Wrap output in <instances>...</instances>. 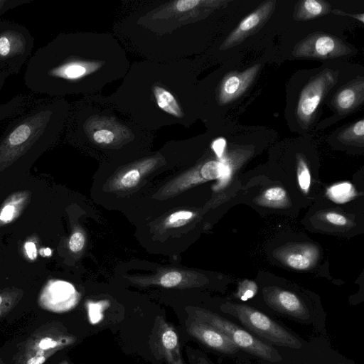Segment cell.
Instances as JSON below:
<instances>
[{"label": "cell", "instance_id": "6da1fadb", "mask_svg": "<svg viewBox=\"0 0 364 364\" xmlns=\"http://www.w3.org/2000/svg\"><path fill=\"white\" fill-rule=\"evenodd\" d=\"M70 104L63 98L18 95L0 105V173L46 150L63 134Z\"/></svg>", "mask_w": 364, "mask_h": 364}, {"label": "cell", "instance_id": "7a4b0ae2", "mask_svg": "<svg viewBox=\"0 0 364 364\" xmlns=\"http://www.w3.org/2000/svg\"><path fill=\"white\" fill-rule=\"evenodd\" d=\"M77 338L62 323L45 324L31 333L18 347L15 364H43L58 351L74 344Z\"/></svg>", "mask_w": 364, "mask_h": 364}, {"label": "cell", "instance_id": "3957f363", "mask_svg": "<svg viewBox=\"0 0 364 364\" xmlns=\"http://www.w3.org/2000/svg\"><path fill=\"white\" fill-rule=\"evenodd\" d=\"M34 42L24 25L0 20V72L9 76L18 75L31 58Z\"/></svg>", "mask_w": 364, "mask_h": 364}, {"label": "cell", "instance_id": "277c9868", "mask_svg": "<svg viewBox=\"0 0 364 364\" xmlns=\"http://www.w3.org/2000/svg\"><path fill=\"white\" fill-rule=\"evenodd\" d=\"M223 311L237 318L245 326L275 345L301 348V341L265 314L245 305L228 304Z\"/></svg>", "mask_w": 364, "mask_h": 364}, {"label": "cell", "instance_id": "5b68a950", "mask_svg": "<svg viewBox=\"0 0 364 364\" xmlns=\"http://www.w3.org/2000/svg\"><path fill=\"white\" fill-rule=\"evenodd\" d=\"M191 317L218 329L228 336L237 348L245 350L257 357L270 362L281 360V356L271 346L213 312L196 309Z\"/></svg>", "mask_w": 364, "mask_h": 364}, {"label": "cell", "instance_id": "8992f818", "mask_svg": "<svg viewBox=\"0 0 364 364\" xmlns=\"http://www.w3.org/2000/svg\"><path fill=\"white\" fill-rule=\"evenodd\" d=\"M338 71L330 68L313 77L300 92L296 116L300 125L307 128L328 91L337 83Z\"/></svg>", "mask_w": 364, "mask_h": 364}, {"label": "cell", "instance_id": "52a82bcc", "mask_svg": "<svg viewBox=\"0 0 364 364\" xmlns=\"http://www.w3.org/2000/svg\"><path fill=\"white\" fill-rule=\"evenodd\" d=\"M352 49L339 38L323 32L307 36L294 47L296 58L333 59L352 53Z\"/></svg>", "mask_w": 364, "mask_h": 364}, {"label": "cell", "instance_id": "ba28073f", "mask_svg": "<svg viewBox=\"0 0 364 364\" xmlns=\"http://www.w3.org/2000/svg\"><path fill=\"white\" fill-rule=\"evenodd\" d=\"M150 348L157 359L166 364H186L175 328L163 316H157L149 339Z\"/></svg>", "mask_w": 364, "mask_h": 364}, {"label": "cell", "instance_id": "9c48e42d", "mask_svg": "<svg viewBox=\"0 0 364 364\" xmlns=\"http://www.w3.org/2000/svg\"><path fill=\"white\" fill-rule=\"evenodd\" d=\"M275 0H267L246 16L229 33L220 46L225 50L240 44L250 36L255 34L268 21L276 8Z\"/></svg>", "mask_w": 364, "mask_h": 364}, {"label": "cell", "instance_id": "30bf717a", "mask_svg": "<svg viewBox=\"0 0 364 364\" xmlns=\"http://www.w3.org/2000/svg\"><path fill=\"white\" fill-rule=\"evenodd\" d=\"M261 69L257 63L243 71L228 73L216 90V100L220 105L230 104L242 96L256 79Z\"/></svg>", "mask_w": 364, "mask_h": 364}, {"label": "cell", "instance_id": "8fae6325", "mask_svg": "<svg viewBox=\"0 0 364 364\" xmlns=\"http://www.w3.org/2000/svg\"><path fill=\"white\" fill-rule=\"evenodd\" d=\"M77 292L73 285L64 281H50L38 296L39 306L53 312H64L72 309L77 301Z\"/></svg>", "mask_w": 364, "mask_h": 364}, {"label": "cell", "instance_id": "7c38bea8", "mask_svg": "<svg viewBox=\"0 0 364 364\" xmlns=\"http://www.w3.org/2000/svg\"><path fill=\"white\" fill-rule=\"evenodd\" d=\"M190 318L186 321L187 332L205 346L226 354L238 350L232 341L218 329L196 318Z\"/></svg>", "mask_w": 364, "mask_h": 364}, {"label": "cell", "instance_id": "4fadbf2b", "mask_svg": "<svg viewBox=\"0 0 364 364\" xmlns=\"http://www.w3.org/2000/svg\"><path fill=\"white\" fill-rule=\"evenodd\" d=\"M363 101L364 78L358 77L335 93L332 105L339 114H346L358 108Z\"/></svg>", "mask_w": 364, "mask_h": 364}, {"label": "cell", "instance_id": "5bb4252c", "mask_svg": "<svg viewBox=\"0 0 364 364\" xmlns=\"http://www.w3.org/2000/svg\"><path fill=\"white\" fill-rule=\"evenodd\" d=\"M31 196L29 190L10 194L0 205V228L14 223L22 215L31 203Z\"/></svg>", "mask_w": 364, "mask_h": 364}, {"label": "cell", "instance_id": "9a60e30c", "mask_svg": "<svg viewBox=\"0 0 364 364\" xmlns=\"http://www.w3.org/2000/svg\"><path fill=\"white\" fill-rule=\"evenodd\" d=\"M270 304L280 311L299 318H306L308 311L294 294L288 291H277L269 296Z\"/></svg>", "mask_w": 364, "mask_h": 364}, {"label": "cell", "instance_id": "2e32d148", "mask_svg": "<svg viewBox=\"0 0 364 364\" xmlns=\"http://www.w3.org/2000/svg\"><path fill=\"white\" fill-rule=\"evenodd\" d=\"M151 98L154 97V106L164 113L176 117H182L181 107L179 106V97L174 91L166 89L164 85H154L151 89Z\"/></svg>", "mask_w": 364, "mask_h": 364}, {"label": "cell", "instance_id": "e0dca14e", "mask_svg": "<svg viewBox=\"0 0 364 364\" xmlns=\"http://www.w3.org/2000/svg\"><path fill=\"white\" fill-rule=\"evenodd\" d=\"M331 4L323 0H300L294 6L293 18L304 21L322 17L331 12Z\"/></svg>", "mask_w": 364, "mask_h": 364}, {"label": "cell", "instance_id": "ac0fdd59", "mask_svg": "<svg viewBox=\"0 0 364 364\" xmlns=\"http://www.w3.org/2000/svg\"><path fill=\"white\" fill-rule=\"evenodd\" d=\"M23 291L17 287L0 289V318L7 315L20 302Z\"/></svg>", "mask_w": 364, "mask_h": 364}, {"label": "cell", "instance_id": "d6986e66", "mask_svg": "<svg viewBox=\"0 0 364 364\" xmlns=\"http://www.w3.org/2000/svg\"><path fill=\"white\" fill-rule=\"evenodd\" d=\"M200 173L207 180L228 177L230 175L231 168L228 161L223 157L222 161H209L203 164Z\"/></svg>", "mask_w": 364, "mask_h": 364}, {"label": "cell", "instance_id": "ffe728a7", "mask_svg": "<svg viewBox=\"0 0 364 364\" xmlns=\"http://www.w3.org/2000/svg\"><path fill=\"white\" fill-rule=\"evenodd\" d=\"M338 138L343 142L363 145L364 143V120L355 122L339 132Z\"/></svg>", "mask_w": 364, "mask_h": 364}, {"label": "cell", "instance_id": "44dd1931", "mask_svg": "<svg viewBox=\"0 0 364 364\" xmlns=\"http://www.w3.org/2000/svg\"><path fill=\"white\" fill-rule=\"evenodd\" d=\"M327 195L335 203H343L355 196L353 186L347 182L337 183L328 188Z\"/></svg>", "mask_w": 364, "mask_h": 364}, {"label": "cell", "instance_id": "7402d4cb", "mask_svg": "<svg viewBox=\"0 0 364 364\" xmlns=\"http://www.w3.org/2000/svg\"><path fill=\"white\" fill-rule=\"evenodd\" d=\"M314 252L312 250L306 249L303 252H296L289 254L287 257V263L291 267L296 269H306L309 268L313 262Z\"/></svg>", "mask_w": 364, "mask_h": 364}, {"label": "cell", "instance_id": "603a6c76", "mask_svg": "<svg viewBox=\"0 0 364 364\" xmlns=\"http://www.w3.org/2000/svg\"><path fill=\"white\" fill-rule=\"evenodd\" d=\"M40 245V239L38 235H30L23 242L21 247L22 256L29 262L36 260L38 255V249Z\"/></svg>", "mask_w": 364, "mask_h": 364}, {"label": "cell", "instance_id": "cb8c5ba5", "mask_svg": "<svg viewBox=\"0 0 364 364\" xmlns=\"http://www.w3.org/2000/svg\"><path fill=\"white\" fill-rule=\"evenodd\" d=\"M297 176L300 188L304 193H307L311 186V174L305 160L301 155H299L297 159Z\"/></svg>", "mask_w": 364, "mask_h": 364}, {"label": "cell", "instance_id": "d4e9b609", "mask_svg": "<svg viewBox=\"0 0 364 364\" xmlns=\"http://www.w3.org/2000/svg\"><path fill=\"white\" fill-rule=\"evenodd\" d=\"M85 237L80 231L74 232L68 241V247L70 250L73 253L81 251L84 247Z\"/></svg>", "mask_w": 364, "mask_h": 364}, {"label": "cell", "instance_id": "484cf974", "mask_svg": "<svg viewBox=\"0 0 364 364\" xmlns=\"http://www.w3.org/2000/svg\"><path fill=\"white\" fill-rule=\"evenodd\" d=\"M182 280V275L178 272H170L164 274L160 279V284L164 287L178 286Z\"/></svg>", "mask_w": 364, "mask_h": 364}, {"label": "cell", "instance_id": "4316f807", "mask_svg": "<svg viewBox=\"0 0 364 364\" xmlns=\"http://www.w3.org/2000/svg\"><path fill=\"white\" fill-rule=\"evenodd\" d=\"M286 197L285 191L280 187H273L267 189L264 193V198L270 202H279Z\"/></svg>", "mask_w": 364, "mask_h": 364}, {"label": "cell", "instance_id": "83f0119b", "mask_svg": "<svg viewBox=\"0 0 364 364\" xmlns=\"http://www.w3.org/2000/svg\"><path fill=\"white\" fill-rule=\"evenodd\" d=\"M33 0H0V17L8 11L29 4Z\"/></svg>", "mask_w": 364, "mask_h": 364}, {"label": "cell", "instance_id": "f1b7e54d", "mask_svg": "<svg viewBox=\"0 0 364 364\" xmlns=\"http://www.w3.org/2000/svg\"><path fill=\"white\" fill-rule=\"evenodd\" d=\"M139 178V172L136 169H132L123 176L121 182L124 186L131 188L138 183Z\"/></svg>", "mask_w": 364, "mask_h": 364}, {"label": "cell", "instance_id": "f546056e", "mask_svg": "<svg viewBox=\"0 0 364 364\" xmlns=\"http://www.w3.org/2000/svg\"><path fill=\"white\" fill-rule=\"evenodd\" d=\"M257 291V286L253 282H247L241 287L239 295L240 298L242 301H247V299L253 297Z\"/></svg>", "mask_w": 364, "mask_h": 364}, {"label": "cell", "instance_id": "4dcf8cb0", "mask_svg": "<svg viewBox=\"0 0 364 364\" xmlns=\"http://www.w3.org/2000/svg\"><path fill=\"white\" fill-rule=\"evenodd\" d=\"M201 2L200 0H180L176 1L175 6L178 11L184 12L195 9Z\"/></svg>", "mask_w": 364, "mask_h": 364}, {"label": "cell", "instance_id": "1f68e13d", "mask_svg": "<svg viewBox=\"0 0 364 364\" xmlns=\"http://www.w3.org/2000/svg\"><path fill=\"white\" fill-rule=\"evenodd\" d=\"M187 355L190 364H210L205 358L200 355L197 350H193L191 348H187Z\"/></svg>", "mask_w": 364, "mask_h": 364}, {"label": "cell", "instance_id": "d6a6232c", "mask_svg": "<svg viewBox=\"0 0 364 364\" xmlns=\"http://www.w3.org/2000/svg\"><path fill=\"white\" fill-rule=\"evenodd\" d=\"M226 144V140L224 138H218L215 140L212 144V149L216 156L220 159L224 156Z\"/></svg>", "mask_w": 364, "mask_h": 364}, {"label": "cell", "instance_id": "836d02e7", "mask_svg": "<svg viewBox=\"0 0 364 364\" xmlns=\"http://www.w3.org/2000/svg\"><path fill=\"white\" fill-rule=\"evenodd\" d=\"M326 218L328 222L336 225H345L347 223L346 218L337 213H328Z\"/></svg>", "mask_w": 364, "mask_h": 364}, {"label": "cell", "instance_id": "e575fe53", "mask_svg": "<svg viewBox=\"0 0 364 364\" xmlns=\"http://www.w3.org/2000/svg\"><path fill=\"white\" fill-rule=\"evenodd\" d=\"M192 215H193V213H191L190 211L182 210V211L176 212L175 213L171 214L168 217V219L169 223H173L177 221L182 220H188V219L191 218L192 217Z\"/></svg>", "mask_w": 364, "mask_h": 364}, {"label": "cell", "instance_id": "d590c367", "mask_svg": "<svg viewBox=\"0 0 364 364\" xmlns=\"http://www.w3.org/2000/svg\"><path fill=\"white\" fill-rule=\"evenodd\" d=\"M331 13H332L333 14L338 15V16H349V17L353 18L360 21L362 23H364V14L363 13L357 14H351L346 13L345 11L339 10V9L331 10Z\"/></svg>", "mask_w": 364, "mask_h": 364}, {"label": "cell", "instance_id": "8d00e7d4", "mask_svg": "<svg viewBox=\"0 0 364 364\" xmlns=\"http://www.w3.org/2000/svg\"><path fill=\"white\" fill-rule=\"evenodd\" d=\"M9 77V76L6 73H3V72H0V91L1 90L2 87L4 85V83H5L6 80V79Z\"/></svg>", "mask_w": 364, "mask_h": 364}, {"label": "cell", "instance_id": "74e56055", "mask_svg": "<svg viewBox=\"0 0 364 364\" xmlns=\"http://www.w3.org/2000/svg\"><path fill=\"white\" fill-rule=\"evenodd\" d=\"M58 364H70L68 360H63L60 361Z\"/></svg>", "mask_w": 364, "mask_h": 364}, {"label": "cell", "instance_id": "f35d334b", "mask_svg": "<svg viewBox=\"0 0 364 364\" xmlns=\"http://www.w3.org/2000/svg\"><path fill=\"white\" fill-rule=\"evenodd\" d=\"M0 364H4L1 359H0Z\"/></svg>", "mask_w": 364, "mask_h": 364}]
</instances>
